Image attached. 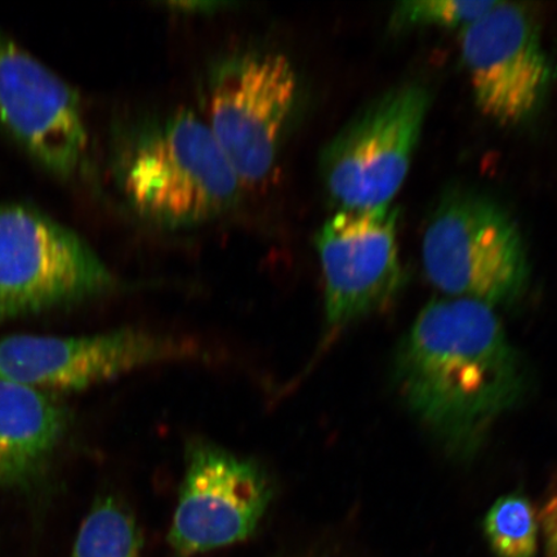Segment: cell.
I'll return each instance as SVG.
<instances>
[{
	"label": "cell",
	"mask_w": 557,
	"mask_h": 557,
	"mask_svg": "<svg viewBox=\"0 0 557 557\" xmlns=\"http://www.w3.org/2000/svg\"><path fill=\"white\" fill-rule=\"evenodd\" d=\"M459 46L480 113L506 127L524 124L539 113L555 67L529 5L496 0L463 27Z\"/></svg>",
	"instance_id": "cell-9"
},
{
	"label": "cell",
	"mask_w": 557,
	"mask_h": 557,
	"mask_svg": "<svg viewBox=\"0 0 557 557\" xmlns=\"http://www.w3.org/2000/svg\"><path fill=\"white\" fill-rule=\"evenodd\" d=\"M275 557H343L333 553L330 548L311 547L306 549H297V552L277 555Z\"/></svg>",
	"instance_id": "cell-17"
},
{
	"label": "cell",
	"mask_w": 557,
	"mask_h": 557,
	"mask_svg": "<svg viewBox=\"0 0 557 557\" xmlns=\"http://www.w3.org/2000/svg\"><path fill=\"white\" fill-rule=\"evenodd\" d=\"M173 7H180V9H184L186 11H213L219 9L220 5H227L226 3H214V2H184V3H173Z\"/></svg>",
	"instance_id": "cell-18"
},
{
	"label": "cell",
	"mask_w": 557,
	"mask_h": 557,
	"mask_svg": "<svg viewBox=\"0 0 557 557\" xmlns=\"http://www.w3.org/2000/svg\"><path fill=\"white\" fill-rule=\"evenodd\" d=\"M396 389L443 448L469 458L528 387L525 366L490 305L438 298L418 313L394 358Z\"/></svg>",
	"instance_id": "cell-1"
},
{
	"label": "cell",
	"mask_w": 557,
	"mask_h": 557,
	"mask_svg": "<svg viewBox=\"0 0 557 557\" xmlns=\"http://www.w3.org/2000/svg\"><path fill=\"white\" fill-rule=\"evenodd\" d=\"M424 273L453 298L517 302L531 281L524 236L507 209L482 191L455 187L437 201L422 236Z\"/></svg>",
	"instance_id": "cell-3"
},
{
	"label": "cell",
	"mask_w": 557,
	"mask_h": 557,
	"mask_svg": "<svg viewBox=\"0 0 557 557\" xmlns=\"http://www.w3.org/2000/svg\"><path fill=\"white\" fill-rule=\"evenodd\" d=\"M0 125L53 176L69 180L85 169L89 136L79 94L3 33Z\"/></svg>",
	"instance_id": "cell-11"
},
{
	"label": "cell",
	"mask_w": 557,
	"mask_h": 557,
	"mask_svg": "<svg viewBox=\"0 0 557 557\" xmlns=\"http://www.w3.org/2000/svg\"><path fill=\"white\" fill-rule=\"evenodd\" d=\"M483 529L496 557H535L539 552V511L525 494L513 492L494 503Z\"/></svg>",
	"instance_id": "cell-14"
},
{
	"label": "cell",
	"mask_w": 557,
	"mask_h": 557,
	"mask_svg": "<svg viewBox=\"0 0 557 557\" xmlns=\"http://www.w3.org/2000/svg\"><path fill=\"white\" fill-rule=\"evenodd\" d=\"M123 285L81 235L25 206H0V322L114 294Z\"/></svg>",
	"instance_id": "cell-5"
},
{
	"label": "cell",
	"mask_w": 557,
	"mask_h": 557,
	"mask_svg": "<svg viewBox=\"0 0 557 557\" xmlns=\"http://www.w3.org/2000/svg\"><path fill=\"white\" fill-rule=\"evenodd\" d=\"M70 417L51 394L0 380V487L30 485L50 465Z\"/></svg>",
	"instance_id": "cell-12"
},
{
	"label": "cell",
	"mask_w": 557,
	"mask_h": 557,
	"mask_svg": "<svg viewBox=\"0 0 557 557\" xmlns=\"http://www.w3.org/2000/svg\"><path fill=\"white\" fill-rule=\"evenodd\" d=\"M400 209L336 211L315 236L324 277L326 330L336 332L385 309L403 288Z\"/></svg>",
	"instance_id": "cell-10"
},
{
	"label": "cell",
	"mask_w": 557,
	"mask_h": 557,
	"mask_svg": "<svg viewBox=\"0 0 557 557\" xmlns=\"http://www.w3.org/2000/svg\"><path fill=\"white\" fill-rule=\"evenodd\" d=\"M143 545L131 508L120 498L101 497L82 522L72 557H141Z\"/></svg>",
	"instance_id": "cell-13"
},
{
	"label": "cell",
	"mask_w": 557,
	"mask_h": 557,
	"mask_svg": "<svg viewBox=\"0 0 557 557\" xmlns=\"http://www.w3.org/2000/svg\"><path fill=\"white\" fill-rule=\"evenodd\" d=\"M433 94L422 82L389 87L364 104L320 154V177L337 211L393 205L420 145Z\"/></svg>",
	"instance_id": "cell-4"
},
{
	"label": "cell",
	"mask_w": 557,
	"mask_h": 557,
	"mask_svg": "<svg viewBox=\"0 0 557 557\" xmlns=\"http://www.w3.org/2000/svg\"><path fill=\"white\" fill-rule=\"evenodd\" d=\"M539 519L546 557H557V482L548 487Z\"/></svg>",
	"instance_id": "cell-16"
},
{
	"label": "cell",
	"mask_w": 557,
	"mask_h": 557,
	"mask_svg": "<svg viewBox=\"0 0 557 557\" xmlns=\"http://www.w3.org/2000/svg\"><path fill=\"white\" fill-rule=\"evenodd\" d=\"M301 85L284 53L244 50L209 70L205 121L244 186L274 170Z\"/></svg>",
	"instance_id": "cell-6"
},
{
	"label": "cell",
	"mask_w": 557,
	"mask_h": 557,
	"mask_svg": "<svg viewBox=\"0 0 557 557\" xmlns=\"http://www.w3.org/2000/svg\"><path fill=\"white\" fill-rule=\"evenodd\" d=\"M496 2H465V0H406L394 7L388 30L403 33L422 27H445L462 30L482 16Z\"/></svg>",
	"instance_id": "cell-15"
},
{
	"label": "cell",
	"mask_w": 557,
	"mask_h": 557,
	"mask_svg": "<svg viewBox=\"0 0 557 557\" xmlns=\"http://www.w3.org/2000/svg\"><path fill=\"white\" fill-rule=\"evenodd\" d=\"M111 159L125 206L157 227L208 224L233 211L243 197L238 173L205 117L189 109L127 125Z\"/></svg>",
	"instance_id": "cell-2"
},
{
	"label": "cell",
	"mask_w": 557,
	"mask_h": 557,
	"mask_svg": "<svg viewBox=\"0 0 557 557\" xmlns=\"http://www.w3.org/2000/svg\"><path fill=\"white\" fill-rule=\"evenodd\" d=\"M274 493L269 472L253 458L194 438L186 445L169 532L172 552L197 557L247 541L267 517Z\"/></svg>",
	"instance_id": "cell-7"
},
{
	"label": "cell",
	"mask_w": 557,
	"mask_h": 557,
	"mask_svg": "<svg viewBox=\"0 0 557 557\" xmlns=\"http://www.w3.org/2000/svg\"><path fill=\"white\" fill-rule=\"evenodd\" d=\"M206 357L197 341L137 329L90 336L0 338V380L40 393L82 392L145 367Z\"/></svg>",
	"instance_id": "cell-8"
}]
</instances>
